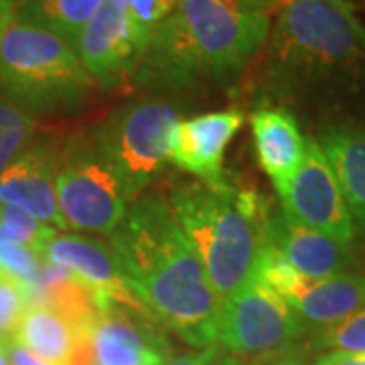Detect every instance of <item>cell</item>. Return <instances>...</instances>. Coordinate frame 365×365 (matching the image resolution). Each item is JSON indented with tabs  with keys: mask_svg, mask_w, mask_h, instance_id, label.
I'll list each match as a JSON object with an SVG mask.
<instances>
[{
	"mask_svg": "<svg viewBox=\"0 0 365 365\" xmlns=\"http://www.w3.org/2000/svg\"><path fill=\"white\" fill-rule=\"evenodd\" d=\"M302 323L284 300L258 280L222 300L217 345L237 359H260L297 349Z\"/></svg>",
	"mask_w": 365,
	"mask_h": 365,
	"instance_id": "cell-7",
	"label": "cell"
},
{
	"mask_svg": "<svg viewBox=\"0 0 365 365\" xmlns=\"http://www.w3.org/2000/svg\"><path fill=\"white\" fill-rule=\"evenodd\" d=\"M102 2L104 0H31L16 11V19L49 29L76 49L83 29Z\"/></svg>",
	"mask_w": 365,
	"mask_h": 365,
	"instance_id": "cell-20",
	"label": "cell"
},
{
	"mask_svg": "<svg viewBox=\"0 0 365 365\" xmlns=\"http://www.w3.org/2000/svg\"><path fill=\"white\" fill-rule=\"evenodd\" d=\"M0 227L11 242L33 250L39 258H43L49 242L57 235L53 227L39 222L37 217L26 213L25 209L2 205V203H0Z\"/></svg>",
	"mask_w": 365,
	"mask_h": 365,
	"instance_id": "cell-22",
	"label": "cell"
},
{
	"mask_svg": "<svg viewBox=\"0 0 365 365\" xmlns=\"http://www.w3.org/2000/svg\"><path fill=\"white\" fill-rule=\"evenodd\" d=\"M0 272H2V270H0Z\"/></svg>",
	"mask_w": 365,
	"mask_h": 365,
	"instance_id": "cell-37",
	"label": "cell"
},
{
	"mask_svg": "<svg viewBox=\"0 0 365 365\" xmlns=\"http://www.w3.org/2000/svg\"><path fill=\"white\" fill-rule=\"evenodd\" d=\"M0 365H11L9 364V357H6L4 349H0Z\"/></svg>",
	"mask_w": 365,
	"mask_h": 365,
	"instance_id": "cell-33",
	"label": "cell"
},
{
	"mask_svg": "<svg viewBox=\"0 0 365 365\" xmlns=\"http://www.w3.org/2000/svg\"><path fill=\"white\" fill-rule=\"evenodd\" d=\"M240 2H244L246 6L256 9V11H268L272 4H276V0H240Z\"/></svg>",
	"mask_w": 365,
	"mask_h": 365,
	"instance_id": "cell-32",
	"label": "cell"
},
{
	"mask_svg": "<svg viewBox=\"0 0 365 365\" xmlns=\"http://www.w3.org/2000/svg\"><path fill=\"white\" fill-rule=\"evenodd\" d=\"M177 0H126L132 25L146 41L150 39L153 31L169 16Z\"/></svg>",
	"mask_w": 365,
	"mask_h": 365,
	"instance_id": "cell-26",
	"label": "cell"
},
{
	"mask_svg": "<svg viewBox=\"0 0 365 365\" xmlns=\"http://www.w3.org/2000/svg\"><path fill=\"white\" fill-rule=\"evenodd\" d=\"M4 353L9 355V364L11 365H53L45 359H41L39 355L25 349L23 345L14 343L13 339L4 343Z\"/></svg>",
	"mask_w": 365,
	"mask_h": 365,
	"instance_id": "cell-28",
	"label": "cell"
},
{
	"mask_svg": "<svg viewBox=\"0 0 365 365\" xmlns=\"http://www.w3.org/2000/svg\"><path fill=\"white\" fill-rule=\"evenodd\" d=\"M33 130V114L0 93V173L13 163Z\"/></svg>",
	"mask_w": 365,
	"mask_h": 365,
	"instance_id": "cell-21",
	"label": "cell"
},
{
	"mask_svg": "<svg viewBox=\"0 0 365 365\" xmlns=\"http://www.w3.org/2000/svg\"><path fill=\"white\" fill-rule=\"evenodd\" d=\"M317 345L335 351L365 355V309L335 325L321 329V333L317 335Z\"/></svg>",
	"mask_w": 365,
	"mask_h": 365,
	"instance_id": "cell-24",
	"label": "cell"
},
{
	"mask_svg": "<svg viewBox=\"0 0 365 365\" xmlns=\"http://www.w3.org/2000/svg\"><path fill=\"white\" fill-rule=\"evenodd\" d=\"M359 59H365V29L347 0H276L270 33L276 73H325Z\"/></svg>",
	"mask_w": 365,
	"mask_h": 365,
	"instance_id": "cell-5",
	"label": "cell"
},
{
	"mask_svg": "<svg viewBox=\"0 0 365 365\" xmlns=\"http://www.w3.org/2000/svg\"><path fill=\"white\" fill-rule=\"evenodd\" d=\"M325 153L351 217L365 227V132L355 128H333L321 136Z\"/></svg>",
	"mask_w": 365,
	"mask_h": 365,
	"instance_id": "cell-19",
	"label": "cell"
},
{
	"mask_svg": "<svg viewBox=\"0 0 365 365\" xmlns=\"http://www.w3.org/2000/svg\"><path fill=\"white\" fill-rule=\"evenodd\" d=\"M55 197L66 230L90 234H112L132 199L100 148L76 153L59 165Z\"/></svg>",
	"mask_w": 365,
	"mask_h": 365,
	"instance_id": "cell-8",
	"label": "cell"
},
{
	"mask_svg": "<svg viewBox=\"0 0 365 365\" xmlns=\"http://www.w3.org/2000/svg\"><path fill=\"white\" fill-rule=\"evenodd\" d=\"M278 195L287 222L329 235L343 246L353 240L351 211L319 143L307 140L300 167Z\"/></svg>",
	"mask_w": 365,
	"mask_h": 365,
	"instance_id": "cell-9",
	"label": "cell"
},
{
	"mask_svg": "<svg viewBox=\"0 0 365 365\" xmlns=\"http://www.w3.org/2000/svg\"><path fill=\"white\" fill-rule=\"evenodd\" d=\"M179 112L157 100H144L122 110L106 126L100 150L134 199L170 160Z\"/></svg>",
	"mask_w": 365,
	"mask_h": 365,
	"instance_id": "cell-6",
	"label": "cell"
},
{
	"mask_svg": "<svg viewBox=\"0 0 365 365\" xmlns=\"http://www.w3.org/2000/svg\"><path fill=\"white\" fill-rule=\"evenodd\" d=\"M287 304L302 325H335L365 309V276L341 274L327 280L302 278Z\"/></svg>",
	"mask_w": 365,
	"mask_h": 365,
	"instance_id": "cell-16",
	"label": "cell"
},
{
	"mask_svg": "<svg viewBox=\"0 0 365 365\" xmlns=\"http://www.w3.org/2000/svg\"><path fill=\"white\" fill-rule=\"evenodd\" d=\"M220 359H222V357H220ZM217 364H220V361H217Z\"/></svg>",
	"mask_w": 365,
	"mask_h": 365,
	"instance_id": "cell-36",
	"label": "cell"
},
{
	"mask_svg": "<svg viewBox=\"0 0 365 365\" xmlns=\"http://www.w3.org/2000/svg\"><path fill=\"white\" fill-rule=\"evenodd\" d=\"M31 304V287L0 272V341H11Z\"/></svg>",
	"mask_w": 365,
	"mask_h": 365,
	"instance_id": "cell-23",
	"label": "cell"
},
{
	"mask_svg": "<svg viewBox=\"0 0 365 365\" xmlns=\"http://www.w3.org/2000/svg\"><path fill=\"white\" fill-rule=\"evenodd\" d=\"M217 365H304L300 353L294 351L280 353V355H270V357H260V359H237V357H223Z\"/></svg>",
	"mask_w": 365,
	"mask_h": 365,
	"instance_id": "cell-27",
	"label": "cell"
},
{
	"mask_svg": "<svg viewBox=\"0 0 365 365\" xmlns=\"http://www.w3.org/2000/svg\"><path fill=\"white\" fill-rule=\"evenodd\" d=\"M146 43L132 25L126 0H104L83 29L76 51L91 78L114 86L134 73Z\"/></svg>",
	"mask_w": 365,
	"mask_h": 365,
	"instance_id": "cell-11",
	"label": "cell"
},
{
	"mask_svg": "<svg viewBox=\"0 0 365 365\" xmlns=\"http://www.w3.org/2000/svg\"><path fill=\"white\" fill-rule=\"evenodd\" d=\"M244 118L240 110H223L181 122L173 138L170 160L203 181H220L225 148L244 126Z\"/></svg>",
	"mask_w": 365,
	"mask_h": 365,
	"instance_id": "cell-14",
	"label": "cell"
},
{
	"mask_svg": "<svg viewBox=\"0 0 365 365\" xmlns=\"http://www.w3.org/2000/svg\"><path fill=\"white\" fill-rule=\"evenodd\" d=\"M88 333L67 314L43 302H31L14 331V343L53 365H66Z\"/></svg>",
	"mask_w": 365,
	"mask_h": 365,
	"instance_id": "cell-18",
	"label": "cell"
},
{
	"mask_svg": "<svg viewBox=\"0 0 365 365\" xmlns=\"http://www.w3.org/2000/svg\"><path fill=\"white\" fill-rule=\"evenodd\" d=\"M110 237L128 284L158 325L193 347L217 345L223 299L211 287L167 199L134 197Z\"/></svg>",
	"mask_w": 365,
	"mask_h": 365,
	"instance_id": "cell-1",
	"label": "cell"
},
{
	"mask_svg": "<svg viewBox=\"0 0 365 365\" xmlns=\"http://www.w3.org/2000/svg\"><path fill=\"white\" fill-rule=\"evenodd\" d=\"M57 170L59 158L55 148H26L0 173V203L25 209L39 222L66 230L55 197Z\"/></svg>",
	"mask_w": 365,
	"mask_h": 365,
	"instance_id": "cell-13",
	"label": "cell"
},
{
	"mask_svg": "<svg viewBox=\"0 0 365 365\" xmlns=\"http://www.w3.org/2000/svg\"><path fill=\"white\" fill-rule=\"evenodd\" d=\"M11 2H13L14 6H16V11H19L21 6H25L26 2H31V0H11Z\"/></svg>",
	"mask_w": 365,
	"mask_h": 365,
	"instance_id": "cell-34",
	"label": "cell"
},
{
	"mask_svg": "<svg viewBox=\"0 0 365 365\" xmlns=\"http://www.w3.org/2000/svg\"><path fill=\"white\" fill-rule=\"evenodd\" d=\"M96 79L78 51L45 26L14 19L0 37V91L25 110L79 104Z\"/></svg>",
	"mask_w": 365,
	"mask_h": 365,
	"instance_id": "cell-4",
	"label": "cell"
},
{
	"mask_svg": "<svg viewBox=\"0 0 365 365\" xmlns=\"http://www.w3.org/2000/svg\"><path fill=\"white\" fill-rule=\"evenodd\" d=\"M148 311L104 299L88 331L96 365H165L169 347Z\"/></svg>",
	"mask_w": 365,
	"mask_h": 365,
	"instance_id": "cell-10",
	"label": "cell"
},
{
	"mask_svg": "<svg viewBox=\"0 0 365 365\" xmlns=\"http://www.w3.org/2000/svg\"><path fill=\"white\" fill-rule=\"evenodd\" d=\"M14 19H16V6L11 0H0V37Z\"/></svg>",
	"mask_w": 365,
	"mask_h": 365,
	"instance_id": "cell-31",
	"label": "cell"
},
{
	"mask_svg": "<svg viewBox=\"0 0 365 365\" xmlns=\"http://www.w3.org/2000/svg\"><path fill=\"white\" fill-rule=\"evenodd\" d=\"M167 203L215 292L225 299L246 287L268 240L264 197L222 177L175 187Z\"/></svg>",
	"mask_w": 365,
	"mask_h": 365,
	"instance_id": "cell-3",
	"label": "cell"
},
{
	"mask_svg": "<svg viewBox=\"0 0 365 365\" xmlns=\"http://www.w3.org/2000/svg\"><path fill=\"white\" fill-rule=\"evenodd\" d=\"M41 258L33 250L11 242L0 227V270L33 287L41 272Z\"/></svg>",
	"mask_w": 365,
	"mask_h": 365,
	"instance_id": "cell-25",
	"label": "cell"
},
{
	"mask_svg": "<svg viewBox=\"0 0 365 365\" xmlns=\"http://www.w3.org/2000/svg\"><path fill=\"white\" fill-rule=\"evenodd\" d=\"M268 33V11L240 0H177L153 31L134 73L138 81L165 86L225 78L260 51Z\"/></svg>",
	"mask_w": 365,
	"mask_h": 365,
	"instance_id": "cell-2",
	"label": "cell"
},
{
	"mask_svg": "<svg viewBox=\"0 0 365 365\" xmlns=\"http://www.w3.org/2000/svg\"><path fill=\"white\" fill-rule=\"evenodd\" d=\"M314 365H365V355L364 353L331 351L321 355Z\"/></svg>",
	"mask_w": 365,
	"mask_h": 365,
	"instance_id": "cell-30",
	"label": "cell"
},
{
	"mask_svg": "<svg viewBox=\"0 0 365 365\" xmlns=\"http://www.w3.org/2000/svg\"><path fill=\"white\" fill-rule=\"evenodd\" d=\"M220 357H222L220 345H213V347H207V349H201L197 353L182 355L179 359H173L169 365H217Z\"/></svg>",
	"mask_w": 365,
	"mask_h": 365,
	"instance_id": "cell-29",
	"label": "cell"
},
{
	"mask_svg": "<svg viewBox=\"0 0 365 365\" xmlns=\"http://www.w3.org/2000/svg\"><path fill=\"white\" fill-rule=\"evenodd\" d=\"M256 155L276 191L297 173L307 140L300 136L294 116L284 108H262L252 116Z\"/></svg>",
	"mask_w": 365,
	"mask_h": 365,
	"instance_id": "cell-17",
	"label": "cell"
},
{
	"mask_svg": "<svg viewBox=\"0 0 365 365\" xmlns=\"http://www.w3.org/2000/svg\"><path fill=\"white\" fill-rule=\"evenodd\" d=\"M0 349H4V341H0Z\"/></svg>",
	"mask_w": 365,
	"mask_h": 365,
	"instance_id": "cell-35",
	"label": "cell"
},
{
	"mask_svg": "<svg viewBox=\"0 0 365 365\" xmlns=\"http://www.w3.org/2000/svg\"><path fill=\"white\" fill-rule=\"evenodd\" d=\"M268 240L307 280L335 278L347 268V252L343 244L329 235L287 222L284 215H270Z\"/></svg>",
	"mask_w": 365,
	"mask_h": 365,
	"instance_id": "cell-15",
	"label": "cell"
},
{
	"mask_svg": "<svg viewBox=\"0 0 365 365\" xmlns=\"http://www.w3.org/2000/svg\"><path fill=\"white\" fill-rule=\"evenodd\" d=\"M43 258L69 270L104 299L116 300L134 311H148L128 284L112 248H106L104 244L83 235H55Z\"/></svg>",
	"mask_w": 365,
	"mask_h": 365,
	"instance_id": "cell-12",
	"label": "cell"
}]
</instances>
